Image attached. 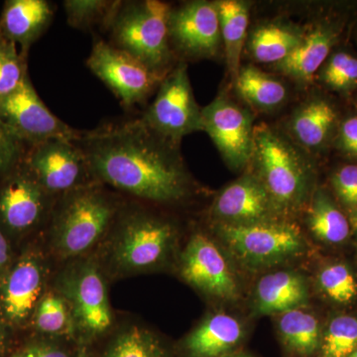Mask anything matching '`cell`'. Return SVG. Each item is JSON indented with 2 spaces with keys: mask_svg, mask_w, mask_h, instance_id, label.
<instances>
[{
  "mask_svg": "<svg viewBox=\"0 0 357 357\" xmlns=\"http://www.w3.org/2000/svg\"><path fill=\"white\" fill-rule=\"evenodd\" d=\"M76 142L93 182L155 204L178 203L191 192L178 145L155 133L139 116L81 131Z\"/></svg>",
  "mask_w": 357,
  "mask_h": 357,
  "instance_id": "6da1fadb",
  "label": "cell"
},
{
  "mask_svg": "<svg viewBox=\"0 0 357 357\" xmlns=\"http://www.w3.org/2000/svg\"><path fill=\"white\" fill-rule=\"evenodd\" d=\"M171 9L159 0L119 1L105 28L107 42L166 77L178 63L169 38Z\"/></svg>",
  "mask_w": 357,
  "mask_h": 357,
  "instance_id": "7a4b0ae2",
  "label": "cell"
},
{
  "mask_svg": "<svg viewBox=\"0 0 357 357\" xmlns=\"http://www.w3.org/2000/svg\"><path fill=\"white\" fill-rule=\"evenodd\" d=\"M121 204L100 183L60 196L53 211V237L61 255L72 257L91 248L115 222Z\"/></svg>",
  "mask_w": 357,
  "mask_h": 357,
  "instance_id": "3957f363",
  "label": "cell"
},
{
  "mask_svg": "<svg viewBox=\"0 0 357 357\" xmlns=\"http://www.w3.org/2000/svg\"><path fill=\"white\" fill-rule=\"evenodd\" d=\"M259 180L274 206L294 208L305 198L309 167L299 152L273 128L260 123L253 128V154Z\"/></svg>",
  "mask_w": 357,
  "mask_h": 357,
  "instance_id": "277c9868",
  "label": "cell"
},
{
  "mask_svg": "<svg viewBox=\"0 0 357 357\" xmlns=\"http://www.w3.org/2000/svg\"><path fill=\"white\" fill-rule=\"evenodd\" d=\"M139 119L155 133L180 146L188 134L203 131L202 109L195 100L185 62L162 79L153 102Z\"/></svg>",
  "mask_w": 357,
  "mask_h": 357,
  "instance_id": "5b68a950",
  "label": "cell"
},
{
  "mask_svg": "<svg viewBox=\"0 0 357 357\" xmlns=\"http://www.w3.org/2000/svg\"><path fill=\"white\" fill-rule=\"evenodd\" d=\"M86 66L112 91L123 109L132 110L147 102L162 79L147 66L107 40L96 38Z\"/></svg>",
  "mask_w": 357,
  "mask_h": 357,
  "instance_id": "8992f818",
  "label": "cell"
},
{
  "mask_svg": "<svg viewBox=\"0 0 357 357\" xmlns=\"http://www.w3.org/2000/svg\"><path fill=\"white\" fill-rule=\"evenodd\" d=\"M115 238L114 259L122 269L137 271L158 264L175 236L170 222L141 208H121Z\"/></svg>",
  "mask_w": 357,
  "mask_h": 357,
  "instance_id": "52a82bcc",
  "label": "cell"
},
{
  "mask_svg": "<svg viewBox=\"0 0 357 357\" xmlns=\"http://www.w3.org/2000/svg\"><path fill=\"white\" fill-rule=\"evenodd\" d=\"M218 234L237 258L253 266L284 261L305 248L299 229L285 222L222 223Z\"/></svg>",
  "mask_w": 357,
  "mask_h": 357,
  "instance_id": "ba28073f",
  "label": "cell"
},
{
  "mask_svg": "<svg viewBox=\"0 0 357 357\" xmlns=\"http://www.w3.org/2000/svg\"><path fill=\"white\" fill-rule=\"evenodd\" d=\"M0 121L26 146L55 138L76 141L82 131L68 126L45 105L29 76L17 91L0 100Z\"/></svg>",
  "mask_w": 357,
  "mask_h": 357,
  "instance_id": "9c48e42d",
  "label": "cell"
},
{
  "mask_svg": "<svg viewBox=\"0 0 357 357\" xmlns=\"http://www.w3.org/2000/svg\"><path fill=\"white\" fill-rule=\"evenodd\" d=\"M23 162L45 191L54 197L93 182L76 141L55 138L27 146Z\"/></svg>",
  "mask_w": 357,
  "mask_h": 357,
  "instance_id": "30bf717a",
  "label": "cell"
},
{
  "mask_svg": "<svg viewBox=\"0 0 357 357\" xmlns=\"http://www.w3.org/2000/svg\"><path fill=\"white\" fill-rule=\"evenodd\" d=\"M169 38L175 57L197 60L217 56L222 41L217 4L196 0L172 7Z\"/></svg>",
  "mask_w": 357,
  "mask_h": 357,
  "instance_id": "8fae6325",
  "label": "cell"
},
{
  "mask_svg": "<svg viewBox=\"0 0 357 357\" xmlns=\"http://www.w3.org/2000/svg\"><path fill=\"white\" fill-rule=\"evenodd\" d=\"M202 122L231 168H243L252 160L255 126L245 109L220 95L202 109Z\"/></svg>",
  "mask_w": 357,
  "mask_h": 357,
  "instance_id": "7c38bea8",
  "label": "cell"
},
{
  "mask_svg": "<svg viewBox=\"0 0 357 357\" xmlns=\"http://www.w3.org/2000/svg\"><path fill=\"white\" fill-rule=\"evenodd\" d=\"M4 177L0 187V222L13 231L32 229L50 208L54 196L33 177L23 160Z\"/></svg>",
  "mask_w": 357,
  "mask_h": 357,
  "instance_id": "4fadbf2b",
  "label": "cell"
},
{
  "mask_svg": "<svg viewBox=\"0 0 357 357\" xmlns=\"http://www.w3.org/2000/svg\"><path fill=\"white\" fill-rule=\"evenodd\" d=\"M181 274L191 285L220 299L234 300L238 296V285L229 263L203 234L190 239L181 260Z\"/></svg>",
  "mask_w": 357,
  "mask_h": 357,
  "instance_id": "5bb4252c",
  "label": "cell"
},
{
  "mask_svg": "<svg viewBox=\"0 0 357 357\" xmlns=\"http://www.w3.org/2000/svg\"><path fill=\"white\" fill-rule=\"evenodd\" d=\"M66 293L72 303L77 323L91 335L105 333L112 326L107 288L93 265L84 264L66 282Z\"/></svg>",
  "mask_w": 357,
  "mask_h": 357,
  "instance_id": "9a60e30c",
  "label": "cell"
},
{
  "mask_svg": "<svg viewBox=\"0 0 357 357\" xmlns=\"http://www.w3.org/2000/svg\"><path fill=\"white\" fill-rule=\"evenodd\" d=\"M273 208V202L259 178L245 175L218 195L213 213L225 225H252L268 222Z\"/></svg>",
  "mask_w": 357,
  "mask_h": 357,
  "instance_id": "2e32d148",
  "label": "cell"
},
{
  "mask_svg": "<svg viewBox=\"0 0 357 357\" xmlns=\"http://www.w3.org/2000/svg\"><path fill=\"white\" fill-rule=\"evenodd\" d=\"M55 6L47 0H7L0 14V33L28 56L30 47L50 27Z\"/></svg>",
  "mask_w": 357,
  "mask_h": 357,
  "instance_id": "e0dca14e",
  "label": "cell"
},
{
  "mask_svg": "<svg viewBox=\"0 0 357 357\" xmlns=\"http://www.w3.org/2000/svg\"><path fill=\"white\" fill-rule=\"evenodd\" d=\"M243 337V326L236 319L213 314L187 337L185 349L190 357H223L232 354Z\"/></svg>",
  "mask_w": 357,
  "mask_h": 357,
  "instance_id": "ac0fdd59",
  "label": "cell"
},
{
  "mask_svg": "<svg viewBox=\"0 0 357 357\" xmlns=\"http://www.w3.org/2000/svg\"><path fill=\"white\" fill-rule=\"evenodd\" d=\"M337 38V33L333 27L317 26L303 35L300 44L285 60L276 65L277 69L297 81H311L326 62Z\"/></svg>",
  "mask_w": 357,
  "mask_h": 357,
  "instance_id": "d6986e66",
  "label": "cell"
},
{
  "mask_svg": "<svg viewBox=\"0 0 357 357\" xmlns=\"http://www.w3.org/2000/svg\"><path fill=\"white\" fill-rule=\"evenodd\" d=\"M42 290V271L32 258L21 260L7 277L2 291V307L7 318L20 321L27 318Z\"/></svg>",
  "mask_w": 357,
  "mask_h": 357,
  "instance_id": "ffe728a7",
  "label": "cell"
},
{
  "mask_svg": "<svg viewBox=\"0 0 357 357\" xmlns=\"http://www.w3.org/2000/svg\"><path fill=\"white\" fill-rule=\"evenodd\" d=\"M306 282L300 274L278 271L262 277L255 292V307L263 314H282L306 304Z\"/></svg>",
  "mask_w": 357,
  "mask_h": 357,
  "instance_id": "44dd1931",
  "label": "cell"
},
{
  "mask_svg": "<svg viewBox=\"0 0 357 357\" xmlns=\"http://www.w3.org/2000/svg\"><path fill=\"white\" fill-rule=\"evenodd\" d=\"M337 119V112L330 102L314 98L301 105L294 114L290 129L301 144L318 149L330 138Z\"/></svg>",
  "mask_w": 357,
  "mask_h": 357,
  "instance_id": "7402d4cb",
  "label": "cell"
},
{
  "mask_svg": "<svg viewBox=\"0 0 357 357\" xmlns=\"http://www.w3.org/2000/svg\"><path fill=\"white\" fill-rule=\"evenodd\" d=\"M278 330L284 347L294 356H316L323 330L311 312L301 309L282 312Z\"/></svg>",
  "mask_w": 357,
  "mask_h": 357,
  "instance_id": "603a6c76",
  "label": "cell"
},
{
  "mask_svg": "<svg viewBox=\"0 0 357 357\" xmlns=\"http://www.w3.org/2000/svg\"><path fill=\"white\" fill-rule=\"evenodd\" d=\"M220 33L225 43V57L231 77L236 79L239 73L241 54L246 38L249 10L246 3L236 0L218 2Z\"/></svg>",
  "mask_w": 357,
  "mask_h": 357,
  "instance_id": "cb8c5ba5",
  "label": "cell"
},
{
  "mask_svg": "<svg viewBox=\"0 0 357 357\" xmlns=\"http://www.w3.org/2000/svg\"><path fill=\"white\" fill-rule=\"evenodd\" d=\"M237 93L249 105L260 110H271L285 102L287 89L266 73L252 66L239 70L236 77Z\"/></svg>",
  "mask_w": 357,
  "mask_h": 357,
  "instance_id": "d4e9b609",
  "label": "cell"
},
{
  "mask_svg": "<svg viewBox=\"0 0 357 357\" xmlns=\"http://www.w3.org/2000/svg\"><path fill=\"white\" fill-rule=\"evenodd\" d=\"M302 38L301 33L288 26L264 25L251 35L249 50L257 62L277 65L292 53Z\"/></svg>",
  "mask_w": 357,
  "mask_h": 357,
  "instance_id": "484cf974",
  "label": "cell"
},
{
  "mask_svg": "<svg viewBox=\"0 0 357 357\" xmlns=\"http://www.w3.org/2000/svg\"><path fill=\"white\" fill-rule=\"evenodd\" d=\"M309 227L319 241L328 244L344 243L351 234L347 217L323 191L317 192L312 199Z\"/></svg>",
  "mask_w": 357,
  "mask_h": 357,
  "instance_id": "4316f807",
  "label": "cell"
},
{
  "mask_svg": "<svg viewBox=\"0 0 357 357\" xmlns=\"http://www.w3.org/2000/svg\"><path fill=\"white\" fill-rule=\"evenodd\" d=\"M357 349V318L340 314L323 330L321 344L314 357H349Z\"/></svg>",
  "mask_w": 357,
  "mask_h": 357,
  "instance_id": "83f0119b",
  "label": "cell"
},
{
  "mask_svg": "<svg viewBox=\"0 0 357 357\" xmlns=\"http://www.w3.org/2000/svg\"><path fill=\"white\" fill-rule=\"evenodd\" d=\"M117 3L116 0H65L63 7L70 27L89 31L96 26L105 30Z\"/></svg>",
  "mask_w": 357,
  "mask_h": 357,
  "instance_id": "f1b7e54d",
  "label": "cell"
},
{
  "mask_svg": "<svg viewBox=\"0 0 357 357\" xmlns=\"http://www.w3.org/2000/svg\"><path fill=\"white\" fill-rule=\"evenodd\" d=\"M319 290L333 303L349 305L357 297V280L351 267L342 262L331 263L318 275Z\"/></svg>",
  "mask_w": 357,
  "mask_h": 357,
  "instance_id": "f546056e",
  "label": "cell"
},
{
  "mask_svg": "<svg viewBox=\"0 0 357 357\" xmlns=\"http://www.w3.org/2000/svg\"><path fill=\"white\" fill-rule=\"evenodd\" d=\"M107 357H172L153 333L133 326L112 342Z\"/></svg>",
  "mask_w": 357,
  "mask_h": 357,
  "instance_id": "4dcf8cb0",
  "label": "cell"
},
{
  "mask_svg": "<svg viewBox=\"0 0 357 357\" xmlns=\"http://www.w3.org/2000/svg\"><path fill=\"white\" fill-rule=\"evenodd\" d=\"M27 57L0 33V100L17 91L29 76Z\"/></svg>",
  "mask_w": 357,
  "mask_h": 357,
  "instance_id": "1f68e13d",
  "label": "cell"
},
{
  "mask_svg": "<svg viewBox=\"0 0 357 357\" xmlns=\"http://www.w3.org/2000/svg\"><path fill=\"white\" fill-rule=\"evenodd\" d=\"M321 79L328 88L345 91L357 86V58L340 52L335 54L326 63Z\"/></svg>",
  "mask_w": 357,
  "mask_h": 357,
  "instance_id": "d6a6232c",
  "label": "cell"
},
{
  "mask_svg": "<svg viewBox=\"0 0 357 357\" xmlns=\"http://www.w3.org/2000/svg\"><path fill=\"white\" fill-rule=\"evenodd\" d=\"M36 326L45 333L58 335L68 332L70 317L64 300L54 294L45 296L37 310Z\"/></svg>",
  "mask_w": 357,
  "mask_h": 357,
  "instance_id": "836d02e7",
  "label": "cell"
},
{
  "mask_svg": "<svg viewBox=\"0 0 357 357\" xmlns=\"http://www.w3.org/2000/svg\"><path fill=\"white\" fill-rule=\"evenodd\" d=\"M27 146L0 121V176H6L24 158Z\"/></svg>",
  "mask_w": 357,
  "mask_h": 357,
  "instance_id": "e575fe53",
  "label": "cell"
},
{
  "mask_svg": "<svg viewBox=\"0 0 357 357\" xmlns=\"http://www.w3.org/2000/svg\"><path fill=\"white\" fill-rule=\"evenodd\" d=\"M333 185L340 201L352 211H357V165H345L333 177Z\"/></svg>",
  "mask_w": 357,
  "mask_h": 357,
  "instance_id": "d590c367",
  "label": "cell"
},
{
  "mask_svg": "<svg viewBox=\"0 0 357 357\" xmlns=\"http://www.w3.org/2000/svg\"><path fill=\"white\" fill-rule=\"evenodd\" d=\"M340 145L345 153L357 157V116L349 117L342 124Z\"/></svg>",
  "mask_w": 357,
  "mask_h": 357,
  "instance_id": "8d00e7d4",
  "label": "cell"
},
{
  "mask_svg": "<svg viewBox=\"0 0 357 357\" xmlns=\"http://www.w3.org/2000/svg\"><path fill=\"white\" fill-rule=\"evenodd\" d=\"M23 354L25 357H69L67 352L59 347L45 344L31 345Z\"/></svg>",
  "mask_w": 357,
  "mask_h": 357,
  "instance_id": "74e56055",
  "label": "cell"
},
{
  "mask_svg": "<svg viewBox=\"0 0 357 357\" xmlns=\"http://www.w3.org/2000/svg\"><path fill=\"white\" fill-rule=\"evenodd\" d=\"M8 243H7L6 237H4L2 232L0 231V269L6 265L7 260H8Z\"/></svg>",
  "mask_w": 357,
  "mask_h": 357,
  "instance_id": "f35d334b",
  "label": "cell"
},
{
  "mask_svg": "<svg viewBox=\"0 0 357 357\" xmlns=\"http://www.w3.org/2000/svg\"><path fill=\"white\" fill-rule=\"evenodd\" d=\"M223 357H252L250 354H245V352H232V354H229V356H225Z\"/></svg>",
  "mask_w": 357,
  "mask_h": 357,
  "instance_id": "ab89813d",
  "label": "cell"
},
{
  "mask_svg": "<svg viewBox=\"0 0 357 357\" xmlns=\"http://www.w3.org/2000/svg\"><path fill=\"white\" fill-rule=\"evenodd\" d=\"M4 349V335L2 333L1 328H0V352Z\"/></svg>",
  "mask_w": 357,
  "mask_h": 357,
  "instance_id": "60d3db41",
  "label": "cell"
},
{
  "mask_svg": "<svg viewBox=\"0 0 357 357\" xmlns=\"http://www.w3.org/2000/svg\"><path fill=\"white\" fill-rule=\"evenodd\" d=\"M77 357H89L88 351H86V349L83 347L81 351L77 352Z\"/></svg>",
  "mask_w": 357,
  "mask_h": 357,
  "instance_id": "b9f144b4",
  "label": "cell"
},
{
  "mask_svg": "<svg viewBox=\"0 0 357 357\" xmlns=\"http://www.w3.org/2000/svg\"><path fill=\"white\" fill-rule=\"evenodd\" d=\"M354 227H356V229H357V211H354Z\"/></svg>",
  "mask_w": 357,
  "mask_h": 357,
  "instance_id": "7bdbcfd3",
  "label": "cell"
},
{
  "mask_svg": "<svg viewBox=\"0 0 357 357\" xmlns=\"http://www.w3.org/2000/svg\"><path fill=\"white\" fill-rule=\"evenodd\" d=\"M349 357H357V349L356 351L354 352V354H351V356Z\"/></svg>",
  "mask_w": 357,
  "mask_h": 357,
  "instance_id": "ee69618b",
  "label": "cell"
},
{
  "mask_svg": "<svg viewBox=\"0 0 357 357\" xmlns=\"http://www.w3.org/2000/svg\"><path fill=\"white\" fill-rule=\"evenodd\" d=\"M13 357H25V356H24V354H16V356H14Z\"/></svg>",
  "mask_w": 357,
  "mask_h": 357,
  "instance_id": "f6af8a7d",
  "label": "cell"
}]
</instances>
